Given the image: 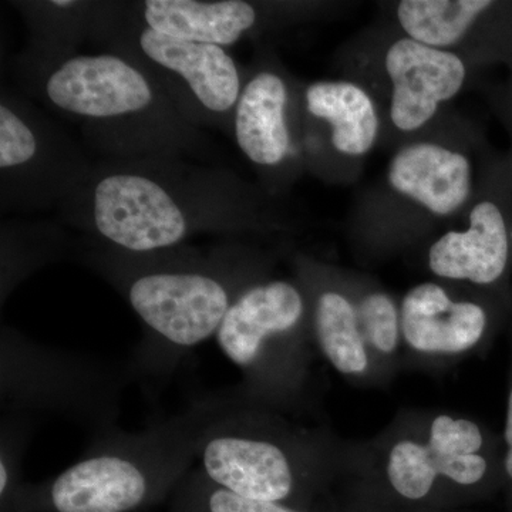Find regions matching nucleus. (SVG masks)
<instances>
[{"label":"nucleus","instance_id":"obj_1","mask_svg":"<svg viewBox=\"0 0 512 512\" xmlns=\"http://www.w3.org/2000/svg\"><path fill=\"white\" fill-rule=\"evenodd\" d=\"M264 188L218 165L185 158L100 160L57 208L94 244L146 254L197 235L238 239L288 231Z\"/></svg>","mask_w":512,"mask_h":512},{"label":"nucleus","instance_id":"obj_2","mask_svg":"<svg viewBox=\"0 0 512 512\" xmlns=\"http://www.w3.org/2000/svg\"><path fill=\"white\" fill-rule=\"evenodd\" d=\"M84 265L123 296L144 329L131 372L165 377L192 350L215 338L239 293L272 274L276 256L239 239L136 252L89 241Z\"/></svg>","mask_w":512,"mask_h":512},{"label":"nucleus","instance_id":"obj_3","mask_svg":"<svg viewBox=\"0 0 512 512\" xmlns=\"http://www.w3.org/2000/svg\"><path fill=\"white\" fill-rule=\"evenodd\" d=\"M503 436L476 417L402 409L376 436L348 440L349 484L390 503L451 510L500 490Z\"/></svg>","mask_w":512,"mask_h":512},{"label":"nucleus","instance_id":"obj_4","mask_svg":"<svg viewBox=\"0 0 512 512\" xmlns=\"http://www.w3.org/2000/svg\"><path fill=\"white\" fill-rule=\"evenodd\" d=\"M20 90L77 124L101 160L215 156L210 138L178 113L160 84L116 50L63 57Z\"/></svg>","mask_w":512,"mask_h":512},{"label":"nucleus","instance_id":"obj_5","mask_svg":"<svg viewBox=\"0 0 512 512\" xmlns=\"http://www.w3.org/2000/svg\"><path fill=\"white\" fill-rule=\"evenodd\" d=\"M346 446L330 427L218 394L197 444V468L244 497L296 508H318L346 473Z\"/></svg>","mask_w":512,"mask_h":512},{"label":"nucleus","instance_id":"obj_6","mask_svg":"<svg viewBox=\"0 0 512 512\" xmlns=\"http://www.w3.org/2000/svg\"><path fill=\"white\" fill-rule=\"evenodd\" d=\"M218 394L201 397L183 412L128 433H96L79 460L40 483L23 481L0 512H137L173 495L197 460L205 421Z\"/></svg>","mask_w":512,"mask_h":512},{"label":"nucleus","instance_id":"obj_7","mask_svg":"<svg viewBox=\"0 0 512 512\" xmlns=\"http://www.w3.org/2000/svg\"><path fill=\"white\" fill-rule=\"evenodd\" d=\"M447 123L397 146L382 181L362 200L355 237L367 255L383 258L433 238L476 197L495 154L473 124Z\"/></svg>","mask_w":512,"mask_h":512},{"label":"nucleus","instance_id":"obj_8","mask_svg":"<svg viewBox=\"0 0 512 512\" xmlns=\"http://www.w3.org/2000/svg\"><path fill=\"white\" fill-rule=\"evenodd\" d=\"M242 375L237 392L289 416L313 412V340L308 296L295 275H268L239 293L217 335Z\"/></svg>","mask_w":512,"mask_h":512},{"label":"nucleus","instance_id":"obj_9","mask_svg":"<svg viewBox=\"0 0 512 512\" xmlns=\"http://www.w3.org/2000/svg\"><path fill=\"white\" fill-rule=\"evenodd\" d=\"M127 382L104 360L0 328L2 414L60 417L100 433L116 427Z\"/></svg>","mask_w":512,"mask_h":512},{"label":"nucleus","instance_id":"obj_10","mask_svg":"<svg viewBox=\"0 0 512 512\" xmlns=\"http://www.w3.org/2000/svg\"><path fill=\"white\" fill-rule=\"evenodd\" d=\"M96 42L140 64L191 126L231 136L245 70L224 47L191 42L148 28L128 2H111Z\"/></svg>","mask_w":512,"mask_h":512},{"label":"nucleus","instance_id":"obj_11","mask_svg":"<svg viewBox=\"0 0 512 512\" xmlns=\"http://www.w3.org/2000/svg\"><path fill=\"white\" fill-rule=\"evenodd\" d=\"M93 163L28 94L2 87L0 210L33 214L59 208L83 184Z\"/></svg>","mask_w":512,"mask_h":512},{"label":"nucleus","instance_id":"obj_12","mask_svg":"<svg viewBox=\"0 0 512 512\" xmlns=\"http://www.w3.org/2000/svg\"><path fill=\"white\" fill-rule=\"evenodd\" d=\"M366 59V76L355 82L375 97L383 138L396 147L436 126L476 70L460 56L417 42L393 28L377 37Z\"/></svg>","mask_w":512,"mask_h":512},{"label":"nucleus","instance_id":"obj_13","mask_svg":"<svg viewBox=\"0 0 512 512\" xmlns=\"http://www.w3.org/2000/svg\"><path fill=\"white\" fill-rule=\"evenodd\" d=\"M512 301L474 286L431 278L400 299L403 369H443L483 355L510 326Z\"/></svg>","mask_w":512,"mask_h":512},{"label":"nucleus","instance_id":"obj_14","mask_svg":"<svg viewBox=\"0 0 512 512\" xmlns=\"http://www.w3.org/2000/svg\"><path fill=\"white\" fill-rule=\"evenodd\" d=\"M431 278L512 301V153L495 156L476 197L424 252Z\"/></svg>","mask_w":512,"mask_h":512},{"label":"nucleus","instance_id":"obj_15","mask_svg":"<svg viewBox=\"0 0 512 512\" xmlns=\"http://www.w3.org/2000/svg\"><path fill=\"white\" fill-rule=\"evenodd\" d=\"M302 87L266 50L245 69L232 116L231 137L274 198L306 171Z\"/></svg>","mask_w":512,"mask_h":512},{"label":"nucleus","instance_id":"obj_16","mask_svg":"<svg viewBox=\"0 0 512 512\" xmlns=\"http://www.w3.org/2000/svg\"><path fill=\"white\" fill-rule=\"evenodd\" d=\"M291 266L308 296L319 356L356 386L384 387L392 383L367 343L362 272L303 252L291 255Z\"/></svg>","mask_w":512,"mask_h":512},{"label":"nucleus","instance_id":"obj_17","mask_svg":"<svg viewBox=\"0 0 512 512\" xmlns=\"http://www.w3.org/2000/svg\"><path fill=\"white\" fill-rule=\"evenodd\" d=\"M306 170L325 178L349 177L382 143L383 117L372 93L348 77L316 80L302 87Z\"/></svg>","mask_w":512,"mask_h":512},{"label":"nucleus","instance_id":"obj_18","mask_svg":"<svg viewBox=\"0 0 512 512\" xmlns=\"http://www.w3.org/2000/svg\"><path fill=\"white\" fill-rule=\"evenodd\" d=\"M392 19L404 35L460 56L471 69L512 66V2L402 0Z\"/></svg>","mask_w":512,"mask_h":512},{"label":"nucleus","instance_id":"obj_19","mask_svg":"<svg viewBox=\"0 0 512 512\" xmlns=\"http://www.w3.org/2000/svg\"><path fill=\"white\" fill-rule=\"evenodd\" d=\"M128 6L148 28L224 49L312 18L318 8L313 3L252 0H144Z\"/></svg>","mask_w":512,"mask_h":512},{"label":"nucleus","instance_id":"obj_20","mask_svg":"<svg viewBox=\"0 0 512 512\" xmlns=\"http://www.w3.org/2000/svg\"><path fill=\"white\" fill-rule=\"evenodd\" d=\"M29 29L25 50L16 59L23 82L63 57L74 55L86 40L96 42L109 15L110 2L45 0L16 2Z\"/></svg>","mask_w":512,"mask_h":512},{"label":"nucleus","instance_id":"obj_21","mask_svg":"<svg viewBox=\"0 0 512 512\" xmlns=\"http://www.w3.org/2000/svg\"><path fill=\"white\" fill-rule=\"evenodd\" d=\"M66 252V235L59 225L3 222L0 303L5 305L13 291L30 275L59 261Z\"/></svg>","mask_w":512,"mask_h":512},{"label":"nucleus","instance_id":"obj_22","mask_svg":"<svg viewBox=\"0 0 512 512\" xmlns=\"http://www.w3.org/2000/svg\"><path fill=\"white\" fill-rule=\"evenodd\" d=\"M170 512H328L244 497L221 487L194 466L170 497Z\"/></svg>","mask_w":512,"mask_h":512},{"label":"nucleus","instance_id":"obj_23","mask_svg":"<svg viewBox=\"0 0 512 512\" xmlns=\"http://www.w3.org/2000/svg\"><path fill=\"white\" fill-rule=\"evenodd\" d=\"M352 504L343 512H450L451 510H436V508L410 507V505L390 503L356 488L346 487Z\"/></svg>","mask_w":512,"mask_h":512},{"label":"nucleus","instance_id":"obj_24","mask_svg":"<svg viewBox=\"0 0 512 512\" xmlns=\"http://www.w3.org/2000/svg\"><path fill=\"white\" fill-rule=\"evenodd\" d=\"M487 99L511 138L512 153V66L507 67L503 80L487 87Z\"/></svg>","mask_w":512,"mask_h":512},{"label":"nucleus","instance_id":"obj_25","mask_svg":"<svg viewBox=\"0 0 512 512\" xmlns=\"http://www.w3.org/2000/svg\"><path fill=\"white\" fill-rule=\"evenodd\" d=\"M511 356L510 370H508L507 407H505V421L503 434V487L507 488L512 512V320L510 323Z\"/></svg>","mask_w":512,"mask_h":512}]
</instances>
